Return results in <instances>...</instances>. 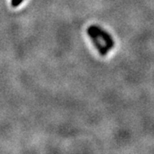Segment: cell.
<instances>
[{"mask_svg":"<svg viewBox=\"0 0 154 154\" xmlns=\"http://www.w3.org/2000/svg\"><path fill=\"white\" fill-rule=\"evenodd\" d=\"M87 32L94 46L97 48L101 56H105L110 50L114 48L115 41L113 38L110 33H107L101 27L96 25L90 26Z\"/></svg>","mask_w":154,"mask_h":154,"instance_id":"1","label":"cell"},{"mask_svg":"<svg viewBox=\"0 0 154 154\" xmlns=\"http://www.w3.org/2000/svg\"><path fill=\"white\" fill-rule=\"evenodd\" d=\"M23 0H11V6L12 7H17L22 3Z\"/></svg>","mask_w":154,"mask_h":154,"instance_id":"2","label":"cell"}]
</instances>
